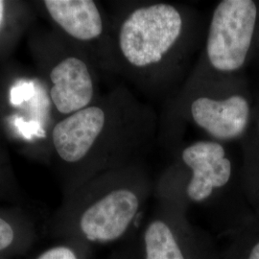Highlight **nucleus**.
<instances>
[{
  "instance_id": "obj_1",
  "label": "nucleus",
  "mask_w": 259,
  "mask_h": 259,
  "mask_svg": "<svg viewBox=\"0 0 259 259\" xmlns=\"http://www.w3.org/2000/svg\"><path fill=\"white\" fill-rule=\"evenodd\" d=\"M206 26L199 11L183 3H124L113 34L118 68L140 92L170 98L191 72Z\"/></svg>"
},
{
  "instance_id": "obj_2",
  "label": "nucleus",
  "mask_w": 259,
  "mask_h": 259,
  "mask_svg": "<svg viewBox=\"0 0 259 259\" xmlns=\"http://www.w3.org/2000/svg\"><path fill=\"white\" fill-rule=\"evenodd\" d=\"M154 185L144 162L94 177L73 192L56 235L90 248L129 241L139 232Z\"/></svg>"
},
{
  "instance_id": "obj_3",
  "label": "nucleus",
  "mask_w": 259,
  "mask_h": 259,
  "mask_svg": "<svg viewBox=\"0 0 259 259\" xmlns=\"http://www.w3.org/2000/svg\"><path fill=\"white\" fill-rule=\"evenodd\" d=\"M250 117V101L235 76L191 71L181 89L168 98L157 139L171 152L181 143L186 126H191L205 139L225 144L247 133Z\"/></svg>"
},
{
  "instance_id": "obj_4",
  "label": "nucleus",
  "mask_w": 259,
  "mask_h": 259,
  "mask_svg": "<svg viewBox=\"0 0 259 259\" xmlns=\"http://www.w3.org/2000/svg\"><path fill=\"white\" fill-rule=\"evenodd\" d=\"M154 185L157 201L183 207L216 208L231 185L233 165L225 144L203 139L182 142Z\"/></svg>"
},
{
  "instance_id": "obj_5",
  "label": "nucleus",
  "mask_w": 259,
  "mask_h": 259,
  "mask_svg": "<svg viewBox=\"0 0 259 259\" xmlns=\"http://www.w3.org/2000/svg\"><path fill=\"white\" fill-rule=\"evenodd\" d=\"M258 7L252 0H222L208 19L195 73L232 77L246 65L254 41Z\"/></svg>"
},
{
  "instance_id": "obj_6",
  "label": "nucleus",
  "mask_w": 259,
  "mask_h": 259,
  "mask_svg": "<svg viewBox=\"0 0 259 259\" xmlns=\"http://www.w3.org/2000/svg\"><path fill=\"white\" fill-rule=\"evenodd\" d=\"M141 259H219L212 236L183 207L157 201L138 233Z\"/></svg>"
},
{
  "instance_id": "obj_7",
  "label": "nucleus",
  "mask_w": 259,
  "mask_h": 259,
  "mask_svg": "<svg viewBox=\"0 0 259 259\" xmlns=\"http://www.w3.org/2000/svg\"><path fill=\"white\" fill-rule=\"evenodd\" d=\"M111 98L109 95L100 102L93 103L59 121L52 132L56 153L72 169V193L85 183V170L94 142L109 120Z\"/></svg>"
},
{
  "instance_id": "obj_8",
  "label": "nucleus",
  "mask_w": 259,
  "mask_h": 259,
  "mask_svg": "<svg viewBox=\"0 0 259 259\" xmlns=\"http://www.w3.org/2000/svg\"><path fill=\"white\" fill-rule=\"evenodd\" d=\"M50 79L51 100L60 113L68 116L94 103V75L92 66L83 57H65L52 69Z\"/></svg>"
},
{
  "instance_id": "obj_9",
  "label": "nucleus",
  "mask_w": 259,
  "mask_h": 259,
  "mask_svg": "<svg viewBox=\"0 0 259 259\" xmlns=\"http://www.w3.org/2000/svg\"><path fill=\"white\" fill-rule=\"evenodd\" d=\"M45 6L56 23L76 41L90 46L106 45L115 50L103 42L108 37L107 26L95 1L47 0Z\"/></svg>"
},
{
  "instance_id": "obj_10",
  "label": "nucleus",
  "mask_w": 259,
  "mask_h": 259,
  "mask_svg": "<svg viewBox=\"0 0 259 259\" xmlns=\"http://www.w3.org/2000/svg\"><path fill=\"white\" fill-rule=\"evenodd\" d=\"M34 239L35 234L29 227L0 215V259L24 253Z\"/></svg>"
},
{
  "instance_id": "obj_11",
  "label": "nucleus",
  "mask_w": 259,
  "mask_h": 259,
  "mask_svg": "<svg viewBox=\"0 0 259 259\" xmlns=\"http://www.w3.org/2000/svg\"><path fill=\"white\" fill-rule=\"evenodd\" d=\"M91 250L80 242L63 240L42 250L35 259H89Z\"/></svg>"
},
{
  "instance_id": "obj_12",
  "label": "nucleus",
  "mask_w": 259,
  "mask_h": 259,
  "mask_svg": "<svg viewBox=\"0 0 259 259\" xmlns=\"http://www.w3.org/2000/svg\"><path fill=\"white\" fill-rule=\"evenodd\" d=\"M138 233L135 236H133L129 241L125 242L123 248L115 251L110 259H141Z\"/></svg>"
},
{
  "instance_id": "obj_13",
  "label": "nucleus",
  "mask_w": 259,
  "mask_h": 259,
  "mask_svg": "<svg viewBox=\"0 0 259 259\" xmlns=\"http://www.w3.org/2000/svg\"><path fill=\"white\" fill-rule=\"evenodd\" d=\"M219 259H239L233 255L230 251H226L225 253L221 254L219 252ZM242 259H259V239L254 240L250 247L247 248L246 250V254Z\"/></svg>"
},
{
  "instance_id": "obj_14",
  "label": "nucleus",
  "mask_w": 259,
  "mask_h": 259,
  "mask_svg": "<svg viewBox=\"0 0 259 259\" xmlns=\"http://www.w3.org/2000/svg\"><path fill=\"white\" fill-rule=\"evenodd\" d=\"M4 16H5V2L0 0V27L3 23Z\"/></svg>"
},
{
  "instance_id": "obj_15",
  "label": "nucleus",
  "mask_w": 259,
  "mask_h": 259,
  "mask_svg": "<svg viewBox=\"0 0 259 259\" xmlns=\"http://www.w3.org/2000/svg\"><path fill=\"white\" fill-rule=\"evenodd\" d=\"M256 136H257V139L259 141V116L257 118V122H256Z\"/></svg>"
}]
</instances>
